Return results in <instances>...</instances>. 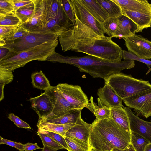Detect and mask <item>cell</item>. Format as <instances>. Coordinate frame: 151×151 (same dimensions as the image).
<instances>
[{"mask_svg":"<svg viewBox=\"0 0 151 151\" xmlns=\"http://www.w3.org/2000/svg\"><path fill=\"white\" fill-rule=\"evenodd\" d=\"M46 61L73 65L81 72L87 73L93 78H101L104 80L123 70L133 68L135 65L133 60L111 62L88 55L81 57L64 56L55 52L47 58Z\"/></svg>","mask_w":151,"mask_h":151,"instance_id":"cell-1","label":"cell"},{"mask_svg":"<svg viewBox=\"0 0 151 151\" xmlns=\"http://www.w3.org/2000/svg\"><path fill=\"white\" fill-rule=\"evenodd\" d=\"M131 132L126 131L110 118L96 119L91 124L89 142L91 150L123 149L131 143Z\"/></svg>","mask_w":151,"mask_h":151,"instance_id":"cell-2","label":"cell"},{"mask_svg":"<svg viewBox=\"0 0 151 151\" xmlns=\"http://www.w3.org/2000/svg\"><path fill=\"white\" fill-rule=\"evenodd\" d=\"M112 36H98L82 39L59 40L64 52L71 50L111 62L121 61L122 50Z\"/></svg>","mask_w":151,"mask_h":151,"instance_id":"cell-3","label":"cell"},{"mask_svg":"<svg viewBox=\"0 0 151 151\" xmlns=\"http://www.w3.org/2000/svg\"><path fill=\"white\" fill-rule=\"evenodd\" d=\"M58 41H50L18 53L9 51L0 60V67L12 72L34 60L46 61L55 52Z\"/></svg>","mask_w":151,"mask_h":151,"instance_id":"cell-4","label":"cell"},{"mask_svg":"<svg viewBox=\"0 0 151 151\" xmlns=\"http://www.w3.org/2000/svg\"><path fill=\"white\" fill-rule=\"evenodd\" d=\"M104 81L123 100L151 91V84L148 81L136 78L121 72L114 74Z\"/></svg>","mask_w":151,"mask_h":151,"instance_id":"cell-5","label":"cell"},{"mask_svg":"<svg viewBox=\"0 0 151 151\" xmlns=\"http://www.w3.org/2000/svg\"><path fill=\"white\" fill-rule=\"evenodd\" d=\"M59 34L47 31L29 32L27 35L12 41H6L1 47L8 49L9 51L18 53L34 47L46 42L58 39Z\"/></svg>","mask_w":151,"mask_h":151,"instance_id":"cell-6","label":"cell"},{"mask_svg":"<svg viewBox=\"0 0 151 151\" xmlns=\"http://www.w3.org/2000/svg\"><path fill=\"white\" fill-rule=\"evenodd\" d=\"M57 89L74 109L82 110L89 103V100L80 86L59 83Z\"/></svg>","mask_w":151,"mask_h":151,"instance_id":"cell-7","label":"cell"},{"mask_svg":"<svg viewBox=\"0 0 151 151\" xmlns=\"http://www.w3.org/2000/svg\"><path fill=\"white\" fill-rule=\"evenodd\" d=\"M75 18L90 28L99 36H104L103 26L87 10L79 0H70Z\"/></svg>","mask_w":151,"mask_h":151,"instance_id":"cell-8","label":"cell"},{"mask_svg":"<svg viewBox=\"0 0 151 151\" xmlns=\"http://www.w3.org/2000/svg\"><path fill=\"white\" fill-rule=\"evenodd\" d=\"M123 39L128 51L140 58L147 60L151 59V41L136 34Z\"/></svg>","mask_w":151,"mask_h":151,"instance_id":"cell-9","label":"cell"},{"mask_svg":"<svg viewBox=\"0 0 151 151\" xmlns=\"http://www.w3.org/2000/svg\"><path fill=\"white\" fill-rule=\"evenodd\" d=\"M125 105L134 109L137 116L147 118L151 116V91L134 97L123 100Z\"/></svg>","mask_w":151,"mask_h":151,"instance_id":"cell-10","label":"cell"},{"mask_svg":"<svg viewBox=\"0 0 151 151\" xmlns=\"http://www.w3.org/2000/svg\"><path fill=\"white\" fill-rule=\"evenodd\" d=\"M35 4L34 14L30 20L21 24L29 32H39L46 23L45 0H33Z\"/></svg>","mask_w":151,"mask_h":151,"instance_id":"cell-11","label":"cell"},{"mask_svg":"<svg viewBox=\"0 0 151 151\" xmlns=\"http://www.w3.org/2000/svg\"><path fill=\"white\" fill-rule=\"evenodd\" d=\"M45 91L50 97L53 107L51 116L45 119L55 118L62 116L74 109L71 105L59 92L56 86H51Z\"/></svg>","mask_w":151,"mask_h":151,"instance_id":"cell-12","label":"cell"},{"mask_svg":"<svg viewBox=\"0 0 151 151\" xmlns=\"http://www.w3.org/2000/svg\"><path fill=\"white\" fill-rule=\"evenodd\" d=\"M127 116L131 132L142 136L151 143V122L145 121L138 117L130 108L122 105Z\"/></svg>","mask_w":151,"mask_h":151,"instance_id":"cell-13","label":"cell"},{"mask_svg":"<svg viewBox=\"0 0 151 151\" xmlns=\"http://www.w3.org/2000/svg\"><path fill=\"white\" fill-rule=\"evenodd\" d=\"M91 126V124L85 122L80 116L75 125L66 132L65 137L90 148L89 139Z\"/></svg>","mask_w":151,"mask_h":151,"instance_id":"cell-14","label":"cell"},{"mask_svg":"<svg viewBox=\"0 0 151 151\" xmlns=\"http://www.w3.org/2000/svg\"><path fill=\"white\" fill-rule=\"evenodd\" d=\"M75 24L71 28L58 36L59 40L82 39L99 36L77 18H75Z\"/></svg>","mask_w":151,"mask_h":151,"instance_id":"cell-15","label":"cell"},{"mask_svg":"<svg viewBox=\"0 0 151 151\" xmlns=\"http://www.w3.org/2000/svg\"><path fill=\"white\" fill-rule=\"evenodd\" d=\"M31 108L37 113L39 118L46 119L52 115L53 109L50 97L46 91L39 96L30 98Z\"/></svg>","mask_w":151,"mask_h":151,"instance_id":"cell-16","label":"cell"},{"mask_svg":"<svg viewBox=\"0 0 151 151\" xmlns=\"http://www.w3.org/2000/svg\"><path fill=\"white\" fill-rule=\"evenodd\" d=\"M97 94L102 103L110 108L122 107L123 99L116 94L106 83L98 90Z\"/></svg>","mask_w":151,"mask_h":151,"instance_id":"cell-17","label":"cell"},{"mask_svg":"<svg viewBox=\"0 0 151 151\" xmlns=\"http://www.w3.org/2000/svg\"><path fill=\"white\" fill-rule=\"evenodd\" d=\"M73 26V24L65 14L48 21L44 27L38 32L47 31L60 35Z\"/></svg>","mask_w":151,"mask_h":151,"instance_id":"cell-18","label":"cell"},{"mask_svg":"<svg viewBox=\"0 0 151 151\" xmlns=\"http://www.w3.org/2000/svg\"><path fill=\"white\" fill-rule=\"evenodd\" d=\"M122 10L151 15V4L146 0H113Z\"/></svg>","mask_w":151,"mask_h":151,"instance_id":"cell-19","label":"cell"},{"mask_svg":"<svg viewBox=\"0 0 151 151\" xmlns=\"http://www.w3.org/2000/svg\"><path fill=\"white\" fill-rule=\"evenodd\" d=\"M137 25L127 17L122 15L118 17V27L114 37L125 38L135 34Z\"/></svg>","mask_w":151,"mask_h":151,"instance_id":"cell-20","label":"cell"},{"mask_svg":"<svg viewBox=\"0 0 151 151\" xmlns=\"http://www.w3.org/2000/svg\"><path fill=\"white\" fill-rule=\"evenodd\" d=\"M122 15L132 20L137 25L136 32H141L145 29L151 27V15L122 10Z\"/></svg>","mask_w":151,"mask_h":151,"instance_id":"cell-21","label":"cell"},{"mask_svg":"<svg viewBox=\"0 0 151 151\" xmlns=\"http://www.w3.org/2000/svg\"><path fill=\"white\" fill-rule=\"evenodd\" d=\"M88 12L103 26L109 18L104 9L96 0H79Z\"/></svg>","mask_w":151,"mask_h":151,"instance_id":"cell-22","label":"cell"},{"mask_svg":"<svg viewBox=\"0 0 151 151\" xmlns=\"http://www.w3.org/2000/svg\"><path fill=\"white\" fill-rule=\"evenodd\" d=\"M75 123L65 124H57L46 122L43 119L39 118L37 125L38 130L48 131L65 137L66 132L73 126Z\"/></svg>","mask_w":151,"mask_h":151,"instance_id":"cell-23","label":"cell"},{"mask_svg":"<svg viewBox=\"0 0 151 151\" xmlns=\"http://www.w3.org/2000/svg\"><path fill=\"white\" fill-rule=\"evenodd\" d=\"M98 105L93 101V97L91 96L89 103L86 108L93 113L96 119L101 120L110 118L111 110L110 108L104 105L99 98L97 99Z\"/></svg>","mask_w":151,"mask_h":151,"instance_id":"cell-24","label":"cell"},{"mask_svg":"<svg viewBox=\"0 0 151 151\" xmlns=\"http://www.w3.org/2000/svg\"><path fill=\"white\" fill-rule=\"evenodd\" d=\"M46 22L65 14L61 0H45Z\"/></svg>","mask_w":151,"mask_h":151,"instance_id":"cell-25","label":"cell"},{"mask_svg":"<svg viewBox=\"0 0 151 151\" xmlns=\"http://www.w3.org/2000/svg\"><path fill=\"white\" fill-rule=\"evenodd\" d=\"M110 109L111 112L110 118L113 119L126 131L131 132L128 118L122 106L120 107L111 108Z\"/></svg>","mask_w":151,"mask_h":151,"instance_id":"cell-26","label":"cell"},{"mask_svg":"<svg viewBox=\"0 0 151 151\" xmlns=\"http://www.w3.org/2000/svg\"><path fill=\"white\" fill-rule=\"evenodd\" d=\"M82 110L74 109L65 115L58 117L50 119H42L48 122L57 124L76 123L79 118L81 116Z\"/></svg>","mask_w":151,"mask_h":151,"instance_id":"cell-27","label":"cell"},{"mask_svg":"<svg viewBox=\"0 0 151 151\" xmlns=\"http://www.w3.org/2000/svg\"><path fill=\"white\" fill-rule=\"evenodd\" d=\"M107 13L109 18L118 17L122 15L121 7L113 0H96Z\"/></svg>","mask_w":151,"mask_h":151,"instance_id":"cell-28","label":"cell"},{"mask_svg":"<svg viewBox=\"0 0 151 151\" xmlns=\"http://www.w3.org/2000/svg\"><path fill=\"white\" fill-rule=\"evenodd\" d=\"M31 78L33 87L38 89L45 91L51 86L49 81L41 70L32 73Z\"/></svg>","mask_w":151,"mask_h":151,"instance_id":"cell-29","label":"cell"},{"mask_svg":"<svg viewBox=\"0 0 151 151\" xmlns=\"http://www.w3.org/2000/svg\"><path fill=\"white\" fill-rule=\"evenodd\" d=\"M35 4L33 1L22 6L14 12L20 20L22 24L29 22L34 14Z\"/></svg>","mask_w":151,"mask_h":151,"instance_id":"cell-30","label":"cell"},{"mask_svg":"<svg viewBox=\"0 0 151 151\" xmlns=\"http://www.w3.org/2000/svg\"><path fill=\"white\" fill-rule=\"evenodd\" d=\"M149 143L140 135L131 132V143L136 151H144L145 146Z\"/></svg>","mask_w":151,"mask_h":151,"instance_id":"cell-31","label":"cell"},{"mask_svg":"<svg viewBox=\"0 0 151 151\" xmlns=\"http://www.w3.org/2000/svg\"><path fill=\"white\" fill-rule=\"evenodd\" d=\"M22 24L14 12L0 15V26H18Z\"/></svg>","mask_w":151,"mask_h":151,"instance_id":"cell-32","label":"cell"},{"mask_svg":"<svg viewBox=\"0 0 151 151\" xmlns=\"http://www.w3.org/2000/svg\"><path fill=\"white\" fill-rule=\"evenodd\" d=\"M118 17L109 18L103 24L105 33L109 36H115L118 27Z\"/></svg>","mask_w":151,"mask_h":151,"instance_id":"cell-33","label":"cell"},{"mask_svg":"<svg viewBox=\"0 0 151 151\" xmlns=\"http://www.w3.org/2000/svg\"><path fill=\"white\" fill-rule=\"evenodd\" d=\"M68 151H91L89 147L83 145L70 138L65 137Z\"/></svg>","mask_w":151,"mask_h":151,"instance_id":"cell-34","label":"cell"},{"mask_svg":"<svg viewBox=\"0 0 151 151\" xmlns=\"http://www.w3.org/2000/svg\"><path fill=\"white\" fill-rule=\"evenodd\" d=\"M37 134L41 139L43 145H45L58 150L65 149L63 147L47 134L38 131Z\"/></svg>","mask_w":151,"mask_h":151,"instance_id":"cell-35","label":"cell"},{"mask_svg":"<svg viewBox=\"0 0 151 151\" xmlns=\"http://www.w3.org/2000/svg\"><path fill=\"white\" fill-rule=\"evenodd\" d=\"M61 2L65 14L74 26L76 23L75 17L70 0H61Z\"/></svg>","mask_w":151,"mask_h":151,"instance_id":"cell-36","label":"cell"},{"mask_svg":"<svg viewBox=\"0 0 151 151\" xmlns=\"http://www.w3.org/2000/svg\"><path fill=\"white\" fill-rule=\"evenodd\" d=\"M13 77V72L0 67V84L5 85L11 83Z\"/></svg>","mask_w":151,"mask_h":151,"instance_id":"cell-37","label":"cell"},{"mask_svg":"<svg viewBox=\"0 0 151 151\" xmlns=\"http://www.w3.org/2000/svg\"><path fill=\"white\" fill-rule=\"evenodd\" d=\"M122 58L124 60H131L137 61L146 64L148 67L151 66V61L140 58L133 53L122 50Z\"/></svg>","mask_w":151,"mask_h":151,"instance_id":"cell-38","label":"cell"},{"mask_svg":"<svg viewBox=\"0 0 151 151\" xmlns=\"http://www.w3.org/2000/svg\"><path fill=\"white\" fill-rule=\"evenodd\" d=\"M19 25L0 26V37L6 39L11 37L16 32Z\"/></svg>","mask_w":151,"mask_h":151,"instance_id":"cell-39","label":"cell"},{"mask_svg":"<svg viewBox=\"0 0 151 151\" xmlns=\"http://www.w3.org/2000/svg\"><path fill=\"white\" fill-rule=\"evenodd\" d=\"M14 11L12 0H0V15L14 12Z\"/></svg>","mask_w":151,"mask_h":151,"instance_id":"cell-40","label":"cell"},{"mask_svg":"<svg viewBox=\"0 0 151 151\" xmlns=\"http://www.w3.org/2000/svg\"><path fill=\"white\" fill-rule=\"evenodd\" d=\"M38 131L47 134L55 141L63 147L65 149L67 150L68 149V146L65 138L62 135L50 131L39 130H38Z\"/></svg>","mask_w":151,"mask_h":151,"instance_id":"cell-41","label":"cell"},{"mask_svg":"<svg viewBox=\"0 0 151 151\" xmlns=\"http://www.w3.org/2000/svg\"><path fill=\"white\" fill-rule=\"evenodd\" d=\"M8 118L19 128H23L26 129H31L29 124L12 113L9 114Z\"/></svg>","mask_w":151,"mask_h":151,"instance_id":"cell-42","label":"cell"},{"mask_svg":"<svg viewBox=\"0 0 151 151\" xmlns=\"http://www.w3.org/2000/svg\"><path fill=\"white\" fill-rule=\"evenodd\" d=\"M21 24L18 27L16 32L12 36L5 39L6 41H13L24 36L29 33V32L23 28Z\"/></svg>","mask_w":151,"mask_h":151,"instance_id":"cell-43","label":"cell"},{"mask_svg":"<svg viewBox=\"0 0 151 151\" xmlns=\"http://www.w3.org/2000/svg\"><path fill=\"white\" fill-rule=\"evenodd\" d=\"M5 144L18 149L19 151H24V144L4 139L0 136V144Z\"/></svg>","mask_w":151,"mask_h":151,"instance_id":"cell-44","label":"cell"},{"mask_svg":"<svg viewBox=\"0 0 151 151\" xmlns=\"http://www.w3.org/2000/svg\"><path fill=\"white\" fill-rule=\"evenodd\" d=\"M12 1L14 8V11L19 8L29 4L33 1V0H12Z\"/></svg>","mask_w":151,"mask_h":151,"instance_id":"cell-45","label":"cell"},{"mask_svg":"<svg viewBox=\"0 0 151 151\" xmlns=\"http://www.w3.org/2000/svg\"><path fill=\"white\" fill-rule=\"evenodd\" d=\"M37 149H42L40 147L37 143H28L24 144V151H33Z\"/></svg>","mask_w":151,"mask_h":151,"instance_id":"cell-46","label":"cell"},{"mask_svg":"<svg viewBox=\"0 0 151 151\" xmlns=\"http://www.w3.org/2000/svg\"><path fill=\"white\" fill-rule=\"evenodd\" d=\"M111 151H136L130 143L126 147L123 149L113 148Z\"/></svg>","mask_w":151,"mask_h":151,"instance_id":"cell-47","label":"cell"},{"mask_svg":"<svg viewBox=\"0 0 151 151\" xmlns=\"http://www.w3.org/2000/svg\"><path fill=\"white\" fill-rule=\"evenodd\" d=\"M0 60L5 56L9 51L7 48L0 47Z\"/></svg>","mask_w":151,"mask_h":151,"instance_id":"cell-48","label":"cell"},{"mask_svg":"<svg viewBox=\"0 0 151 151\" xmlns=\"http://www.w3.org/2000/svg\"><path fill=\"white\" fill-rule=\"evenodd\" d=\"M57 150H58L56 149L44 145L42 151H57Z\"/></svg>","mask_w":151,"mask_h":151,"instance_id":"cell-49","label":"cell"},{"mask_svg":"<svg viewBox=\"0 0 151 151\" xmlns=\"http://www.w3.org/2000/svg\"><path fill=\"white\" fill-rule=\"evenodd\" d=\"M5 85L0 84V101H1L4 98V88Z\"/></svg>","mask_w":151,"mask_h":151,"instance_id":"cell-50","label":"cell"},{"mask_svg":"<svg viewBox=\"0 0 151 151\" xmlns=\"http://www.w3.org/2000/svg\"><path fill=\"white\" fill-rule=\"evenodd\" d=\"M6 44L5 40L0 37V47L3 46Z\"/></svg>","mask_w":151,"mask_h":151,"instance_id":"cell-51","label":"cell"},{"mask_svg":"<svg viewBox=\"0 0 151 151\" xmlns=\"http://www.w3.org/2000/svg\"><path fill=\"white\" fill-rule=\"evenodd\" d=\"M144 151H151V143H149L146 145Z\"/></svg>","mask_w":151,"mask_h":151,"instance_id":"cell-52","label":"cell"},{"mask_svg":"<svg viewBox=\"0 0 151 151\" xmlns=\"http://www.w3.org/2000/svg\"><path fill=\"white\" fill-rule=\"evenodd\" d=\"M91 151H99V150H91Z\"/></svg>","mask_w":151,"mask_h":151,"instance_id":"cell-53","label":"cell"},{"mask_svg":"<svg viewBox=\"0 0 151 151\" xmlns=\"http://www.w3.org/2000/svg\"></svg>","mask_w":151,"mask_h":151,"instance_id":"cell-54","label":"cell"}]
</instances>
